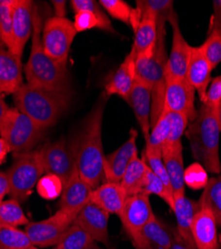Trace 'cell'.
Wrapping results in <instances>:
<instances>
[{"label":"cell","instance_id":"obj_1","mask_svg":"<svg viewBox=\"0 0 221 249\" xmlns=\"http://www.w3.org/2000/svg\"><path fill=\"white\" fill-rule=\"evenodd\" d=\"M106 101L104 93L89 113L82 132L70 148L79 175L93 190L105 181L102 128Z\"/></svg>","mask_w":221,"mask_h":249},{"label":"cell","instance_id":"obj_2","mask_svg":"<svg viewBox=\"0 0 221 249\" xmlns=\"http://www.w3.org/2000/svg\"><path fill=\"white\" fill-rule=\"evenodd\" d=\"M42 28L41 15L34 4L31 54L23 68L28 84L51 91L70 93L67 66L58 63L46 54L42 43Z\"/></svg>","mask_w":221,"mask_h":249},{"label":"cell","instance_id":"obj_3","mask_svg":"<svg viewBox=\"0 0 221 249\" xmlns=\"http://www.w3.org/2000/svg\"><path fill=\"white\" fill-rule=\"evenodd\" d=\"M221 130L216 114L203 104L195 119L189 123L186 136L189 141L193 159L210 174L221 172L219 136Z\"/></svg>","mask_w":221,"mask_h":249},{"label":"cell","instance_id":"obj_4","mask_svg":"<svg viewBox=\"0 0 221 249\" xmlns=\"http://www.w3.org/2000/svg\"><path fill=\"white\" fill-rule=\"evenodd\" d=\"M13 99L16 109L46 130L54 126L69 107L71 95L23 84L13 94Z\"/></svg>","mask_w":221,"mask_h":249},{"label":"cell","instance_id":"obj_5","mask_svg":"<svg viewBox=\"0 0 221 249\" xmlns=\"http://www.w3.org/2000/svg\"><path fill=\"white\" fill-rule=\"evenodd\" d=\"M156 24L157 39L153 55L148 59H136V81L143 83L152 91L151 130L163 114L167 86L168 54L166 50V22H156Z\"/></svg>","mask_w":221,"mask_h":249},{"label":"cell","instance_id":"obj_6","mask_svg":"<svg viewBox=\"0 0 221 249\" xmlns=\"http://www.w3.org/2000/svg\"><path fill=\"white\" fill-rule=\"evenodd\" d=\"M44 134V129L16 108L8 109L0 122V137L15 154L31 151Z\"/></svg>","mask_w":221,"mask_h":249},{"label":"cell","instance_id":"obj_7","mask_svg":"<svg viewBox=\"0 0 221 249\" xmlns=\"http://www.w3.org/2000/svg\"><path fill=\"white\" fill-rule=\"evenodd\" d=\"M6 173L10 183L9 196L19 202L26 200L45 173L39 151L15 154L13 163Z\"/></svg>","mask_w":221,"mask_h":249},{"label":"cell","instance_id":"obj_8","mask_svg":"<svg viewBox=\"0 0 221 249\" xmlns=\"http://www.w3.org/2000/svg\"><path fill=\"white\" fill-rule=\"evenodd\" d=\"M76 34L74 22L68 18H49L42 28V43L46 54L66 66Z\"/></svg>","mask_w":221,"mask_h":249},{"label":"cell","instance_id":"obj_9","mask_svg":"<svg viewBox=\"0 0 221 249\" xmlns=\"http://www.w3.org/2000/svg\"><path fill=\"white\" fill-rule=\"evenodd\" d=\"M76 215L59 210L52 216L37 222H29L25 227L33 246L49 247L56 245L73 224Z\"/></svg>","mask_w":221,"mask_h":249},{"label":"cell","instance_id":"obj_10","mask_svg":"<svg viewBox=\"0 0 221 249\" xmlns=\"http://www.w3.org/2000/svg\"><path fill=\"white\" fill-rule=\"evenodd\" d=\"M38 151L45 173L57 176L65 185L76 168L74 155L68 148L66 140L62 138L48 142Z\"/></svg>","mask_w":221,"mask_h":249},{"label":"cell","instance_id":"obj_11","mask_svg":"<svg viewBox=\"0 0 221 249\" xmlns=\"http://www.w3.org/2000/svg\"><path fill=\"white\" fill-rule=\"evenodd\" d=\"M169 23L172 28V44L167 62V82L186 78L192 53V46L187 43L180 31L176 13L169 20Z\"/></svg>","mask_w":221,"mask_h":249},{"label":"cell","instance_id":"obj_12","mask_svg":"<svg viewBox=\"0 0 221 249\" xmlns=\"http://www.w3.org/2000/svg\"><path fill=\"white\" fill-rule=\"evenodd\" d=\"M150 196L138 194L128 196L124 209L119 214L126 232L134 241L140 231L154 217Z\"/></svg>","mask_w":221,"mask_h":249},{"label":"cell","instance_id":"obj_13","mask_svg":"<svg viewBox=\"0 0 221 249\" xmlns=\"http://www.w3.org/2000/svg\"><path fill=\"white\" fill-rule=\"evenodd\" d=\"M194 96L195 90L187 78L167 82L163 113L173 112L184 114L191 123L197 115Z\"/></svg>","mask_w":221,"mask_h":249},{"label":"cell","instance_id":"obj_14","mask_svg":"<svg viewBox=\"0 0 221 249\" xmlns=\"http://www.w3.org/2000/svg\"><path fill=\"white\" fill-rule=\"evenodd\" d=\"M70 6L75 13L74 26L77 33L93 28L115 32L111 20L99 2L94 0H72Z\"/></svg>","mask_w":221,"mask_h":249},{"label":"cell","instance_id":"obj_15","mask_svg":"<svg viewBox=\"0 0 221 249\" xmlns=\"http://www.w3.org/2000/svg\"><path fill=\"white\" fill-rule=\"evenodd\" d=\"M109 216L110 213L104 211L102 207H100L92 201H89L79 212L73 223L83 228L87 233H89L95 239L96 242L109 246Z\"/></svg>","mask_w":221,"mask_h":249},{"label":"cell","instance_id":"obj_16","mask_svg":"<svg viewBox=\"0 0 221 249\" xmlns=\"http://www.w3.org/2000/svg\"><path fill=\"white\" fill-rule=\"evenodd\" d=\"M34 3L30 0H15L13 5V50L12 53L21 57L33 28Z\"/></svg>","mask_w":221,"mask_h":249},{"label":"cell","instance_id":"obj_17","mask_svg":"<svg viewBox=\"0 0 221 249\" xmlns=\"http://www.w3.org/2000/svg\"><path fill=\"white\" fill-rule=\"evenodd\" d=\"M93 189L79 175L77 167L64 185L59 202L60 210L77 216L79 212L90 201Z\"/></svg>","mask_w":221,"mask_h":249},{"label":"cell","instance_id":"obj_18","mask_svg":"<svg viewBox=\"0 0 221 249\" xmlns=\"http://www.w3.org/2000/svg\"><path fill=\"white\" fill-rule=\"evenodd\" d=\"M136 139L137 132L132 129L129 140L114 153L105 156V181L119 182L122 179L132 159L137 154Z\"/></svg>","mask_w":221,"mask_h":249},{"label":"cell","instance_id":"obj_19","mask_svg":"<svg viewBox=\"0 0 221 249\" xmlns=\"http://www.w3.org/2000/svg\"><path fill=\"white\" fill-rule=\"evenodd\" d=\"M217 222L207 209H200L193 217L191 234L196 249H220Z\"/></svg>","mask_w":221,"mask_h":249},{"label":"cell","instance_id":"obj_20","mask_svg":"<svg viewBox=\"0 0 221 249\" xmlns=\"http://www.w3.org/2000/svg\"><path fill=\"white\" fill-rule=\"evenodd\" d=\"M175 230L155 216L143 228L133 241L136 249H169L173 241Z\"/></svg>","mask_w":221,"mask_h":249},{"label":"cell","instance_id":"obj_21","mask_svg":"<svg viewBox=\"0 0 221 249\" xmlns=\"http://www.w3.org/2000/svg\"><path fill=\"white\" fill-rule=\"evenodd\" d=\"M125 100L133 109L144 138L147 141L151 133V115L153 105L151 89L143 83L136 81L129 96Z\"/></svg>","mask_w":221,"mask_h":249},{"label":"cell","instance_id":"obj_22","mask_svg":"<svg viewBox=\"0 0 221 249\" xmlns=\"http://www.w3.org/2000/svg\"><path fill=\"white\" fill-rule=\"evenodd\" d=\"M21 57L0 49V95L16 93L23 85Z\"/></svg>","mask_w":221,"mask_h":249},{"label":"cell","instance_id":"obj_23","mask_svg":"<svg viewBox=\"0 0 221 249\" xmlns=\"http://www.w3.org/2000/svg\"><path fill=\"white\" fill-rule=\"evenodd\" d=\"M212 67L202 52L200 47H192V53L187 71V80L198 93V97L204 103L206 91L211 81Z\"/></svg>","mask_w":221,"mask_h":249},{"label":"cell","instance_id":"obj_24","mask_svg":"<svg viewBox=\"0 0 221 249\" xmlns=\"http://www.w3.org/2000/svg\"><path fill=\"white\" fill-rule=\"evenodd\" d=\"M137 16L140 19V22L134 32L135 41L133 48L136 51V59H148L153 55L156 44V17L151 12H144Z\"/></svg>","mask_w":221,"mask_h":249},{"label":"cell","instance_id":"obj_25","mask_svg":"<svg viewBox=\"0 0 221 249\" xmlns=\"http://www.w3.org/2000/svg\"><path fill=\"white\" fill-rule=\"evenodd\" d=\"M127 197L128 195L119 182L105 181L93 191L90 201L102 207L108 213L119 216Z\"/></svg>","mask_w":221,"mask_h":249},{"label":"cell","instance_id":"obj_26","mask_svg":"<svg viewBox=\"0 0 221 249\" xmlns=\"http://www.w3.org/2000/svg\"><path fill=\"white\" fill-rule=\"evenodd\" d=\"M162 156L170 178L173 196L186 195V183L184 178L186 169L184 165L182 142L170 147H164Z\"/></svg>","mask_w":221,"mask_h":249},{"label":"cell","instance_id":"obj_27","mask_svg":"<svg viewBox=\"0 0 221 249\" xmlns=\"http://www.w3.org/2000/svg\"><path fill=\"white\" fill-rule=\"evenodd\" d=\"M136 51L132 47V50L126 56L123 63L119 65L111 81L107 84L105 91L107 96L119 95L124 100L129 96L136 82Z\"/></svg>","mask_w":221,"mask_h":249},{"label":"cell","instance_id":"obj_28","mask_svg":"<svg viewBox=\"0 0 221 249\" xmlns=\"http://www.w3.org/2000/svg\"><path fill=\"white\" fill-rule=\"evenodd\" d=\"M173 213L176 217L178 234L182 236L188 244L195 247L192 234H191V223L194 215L200 210L197 201L189 199L186 195L174 196ZM196 248V247H195Z\"/></svg>","mask_w":221,"mask_h":249},{"label":"cell","instance_id":"obj_29","mask_svg":"<svg viewBox=\"0 0 221 249\" xmlns=\"http://www.w3.org/2000/svg\"><path fill=\"white\" fill-rule=\"evenodd\" d=\"M147 171V163L144 159H139L137 154L132 159L128 168L120 179L119 183L122 184L128 196L142 194L143 184L145 180Z\"/></svg>","mask_w":221,"mask_h":249},{"label":"cell","instance_id":"obj_30","mask_svg":"<svg viewBox=\"0 0 221 249\" xmlns=\"http://www.w3.org/2000/svg\"><path fill=\"white\" fill-rule=\"evenodd\" d=\"M197 202L200 209L209 210L213 213L217 225L221 226V176L209 178Z\"/></svg>","mask_w":221,"mask_h":249},{"label":"cell","instance_id":"obj_31","mask_svg":"<svg viewBox=\"0 0 221 249\" xmlns=\"http://www.w3.org/2000/svg\"><path fill=\"white\" fill-rule=\"evenodd\" d=\"M97 243L83 228L73 223L52 249H99Z\"/></svg>","mask_w":221,"mask_h":249},{"label":"cell","instance_id":"obj_32","mask_svg":"<svg viewBox=\"0 0 221 249\" xmlns=\"http://www.w3.org/2000/svg\"><path fill=\"white\" fill-rule=\"evenodd\" d=\"M135 8L137 15L144 12H151L155 15L156 22H169V20L176 13L173 9L171 0H136Z\"/></svg>","mask_w":221,"mask_h":249},{"label":"cell","instance_id":"obj_33","mask_svg":"<svg viewBox=\"0 0 221 249\" xmlns=\"http://www.w3.org/2000/svg\"><path fill=\"white\" fill-rule=\"evenodd\" d=\"M170 133V119L168 113L164 112L156 122V124L152 128L149 139L146 141V150L162 155L163 148L167 142Z\"/></svg>","mask_w":221,"mask_h":249},{"label":"cell","instance_id":"obj_34","mask_svg":"<svg viewBox=\"0 0 221 249\" xmlns=\"http://www.w3.org/2000/svg\"><path fill=\"white\" fill-rule=\"evenodd\" d=\"M142 194H145L148 196L154 195L159 196L168 203V205L171 210H173L174 197H173L172 192L165 184V182L148 167V165H147Z\"/></svg>","mask_w":221,"mask_h":249},{"label":"cell","instance_id":"obj_35","mask_svg":"<svg viewBox=\"0 0 221 249\" xmlns=\"http://www.w3.org/2000/svg\"><path fill=\"white\" fill-rule=\"evenodd\" d=\"M32 245L25 231L0 224V249H29Z\"/></svg>","mask_w":221,"mask_h":249},{"label":"cell","instance_id":"obj_36","mask_svg":"<svg viewBox=\"0 0 221 249\" xmlns=\"http://www.w3.org/2000/svg\"><path fill=\"white\" fill-rule=\"evenodd\" d=\"M28 217L16 199H8L0 202V224L17 227L20 225H27Z\"/></svg>","mask_w":221,"mask_h":249},{"label":"cell","instance_id":"obj_37","mask_svg":"<svg viewBox=\"0 0 221 249\" xmlns=\"http://www.w3.org/2000/svg\"><path fill=\"white\" fill-rule=\"evenodd\" d=\"M15 0H0V40L7 47L13 50V5Z\"/></svg>","mask_w":221,"mask_h":249},{"label":"cell","instance_id":"obj_38","mask_svg":"<svg viewBox=\"0 0 221 249\" xmlns=\"http://www.w3.org/2000/svg\"><path fill=\"white\" fill-rule=\"evenodd\" d=\"M199 47L212 69L221 63V33L218 30L209 28L208 37Z\"/></svg>","mask_w":221,"mask_h":249},{"label":"cell","instance_id":"obj_39","mask_svg":"<svg viewBox=\"0 0 221 249\" xmlns=\"http://www.w3.org/2000/svg\"><path fill=\"white\" fill-rule=\"evenodd\" d=\"M36 189L40 196L48 200H53L62 195L64 183L57 176L47 174L40 178L36 184Z\"/></svg>","mask_w":221,"mask_h":249},{"label":"cell","instance_id":"obj_40","mask_svg":"<svg viewBox=\"0 0 221 249\" xmlns=\"http://www.w3.org/2000/svg\"><path fill=\"white\" fill-rule=\"evenodd\" d=\"M170 119V133L164 147H170L182 142V137L188 127V118L179 113L166 112Z\"/></svg>","mask_w":221,"mask_h":249},{"label":"cell","instance_id":"obj_41","mask_svg":"<svg viewBox=\"0 0 221 249\" xmlns=\"http://www.w3.org/2000/svg\"><path fill=\"white\" fill-rule=\"evenodd\" d=\"M185 183L193 191L204 190L209 178L206 170L198 162H193L185 170Z\"/></svg>","mask_w":221,"mask_h":249},{"label":"cell","instance_id":"obj_42","mask_svg":"<svg viewBox=\"0 0 221 249\" xmlns=\"http://www.w3.org/2000/svg\"><path fill=\"white\" fill-rule=\"evenodd\" d=\"M100 5L103 7L114 19L119 20L130 25L133 8L123 0H101Z\"/></svg>","mask_w":221,"mask_h":249},{"label":"cell","instance_id":"obj_43","mask_svg":"<svg viewBox=\"0 0 221 249\" xmlns=\"http://www.w3.org/2000/svg\"><path fill=\"white\" fill-rule=\"evenodd\" d=\"M143 159L146 161L148 167L160 178L162 179L165 184L168 186V188L171 191V186H170V178L167 172V169L165 167V163L163 160V156L162 155H157L154 153H152L148 150L145 149L144 154H143ZM172 192V191H171Z\"/></svg>","mask_w":221,"mask_h":249},{"label":"cell","instance_id":"obj_44","mask_svg":"<svg viewBox=\"0 0 221 249\" xmlns=\"http://www.w3.org/2000/svg\"><path fill=\"white\" fill-rule=\"evenodd\" d=\"M221 102V75L211 79L210 84L206 91L204 105L211 109L215 114Z\"/></svg>","mask_w":221,"mask_h":249},{"label":"cell","instance_id":"obj_45","mask_svg":"<svg viewBox=\"0 0 221 249\" xmlns=\"http://www.w3.org/2000/svg\"><path fill=\"white\" fill-rule=\"evenodd\" d=\"M213 3V15L211 16L210 28L216 29L221 33V0H215Z\"/></svg>","mask_w":221,"mask_h":249},{"label":"cell","instance_id":"obj_46","mask_svg":"<svg viewBox=\"0 0 221 249\" xmlns=\"http://www.w3.org/2000/svg\"><path fill=\"white\" fill-rule=\"evenodd\" d=\"M10 192V183L6 172H0V202Z\"/></svg>","mask_w":221,"mask_h":249},{"label":"cell","instance_id":"obj_47","mask_svg":"<svg viewBox=\"0 0 221 249\" xmlns=\"http://www.w3.org/2000/svg\"><path fill=\"white\" fill-rule=\"evenodd\" d=\"M169 249H196V248L191 246L190 244H188L182 236L178 234L177 231L175 230L173 241Z\"/></svg>","mask_w":221,"mask_h":249},{"label":"cell","instance_id":"obj_48","mask_svg":"<svg viewBox=\"0 0 221 249\" xmlns=\"http://www.w3.org/2000/svg\"><path fill=\"white\" fill-rule=\"evenodd\" d=\"M55 11V16L59 18H65L66 15V1L64 0H53L52 1Z\"/></svg>","mask_w":221,"mask_h":249},{"label":"cell","instance_id":"obj_49","mask_svg":"<svg viewBox=\"0 0 221 249\" xmlns=\"http://www.w3.org/2000/svg\"><path fill=\"white\" fill-rule=\"evenodd\" d=\"M10 152L8 144L0 137V158H6V155Z\"/></svg>","mask_w":221,"mask_h":249},{"label":"cell","instance_id":"obj_50","mask_svg":"<svg viewBox=\"0 0 221 249\" xmlns=\"http://www.w3.org/2000/svg\"><path fill=\"white\" fill-rule=\"evenodd\" d=\"M8 109L9 108L7 106V104L5 103V101L3 100L2 95H0V122H1V120L5 116V114L8 111Z\"/></svg>","mask_w":221,"mask_h":249},{"label":"cell","instance_id":"obj_51","mask_svg":"<svg viewBox=\"0 0 221 249\" xmlns=\"http://www.w3.org/2000/svg\"><path fill=\"white\" fill-rule=\"evenodd\" d=\"M216 117H217L219 127H220V130H221V102H220L219 106H218V109H217V111H216Z\"/></svg>","mask_w":221,"mask_h":249},{"label":"cell","instance_id":"obj_52","mask_svg":"<svg viewBox=\"0 0 221 249\" xmlns=\"http://www.w3.org/2000/svg\"><path fill=\"white\" fill-rule=\"evenodd\" d=\"M4 160H5V158H0V164L3 163Z\"/></svg>","mask_w":221,"mask_h":249},{"label":"cell","instance_id":"obj_53","mask_svg":"<svg viewBox=\"0 0 221 249\" xmlns=\"http://www.w3.org/2000/svg\"><path fill=\"white\" fill-rule=\"evenodd\" d=\"M29 249H38V247H36V246H31Z\"/></svg>","mask_w":221,"mask_h":249},{"label":"cell","instance_id":"obj_54","mask_svg":"<svg viewBox=\"0 0 221 249\" xmlns=\"http://www.w3.org/2000/svg\"><path fill=\"white\" fill-rule=\"evenodd\" d=\"M144 249H150V248H144Z\"/></svg>","mask_w":221,"mask_h":249},{"label":"cell","instance_id":"obj_55","mask_svg":"<svg viewBox=\"0 0 221 249\" xmlns=\"http://www.w3.org/2000/svg\"><path fill=\"white\" fill-rule=\"evenodd\" d=\"M112 249H113V248H112Z\"/></svg>","mask_w":221,"mask_h":249}]
</instances>
